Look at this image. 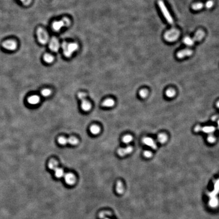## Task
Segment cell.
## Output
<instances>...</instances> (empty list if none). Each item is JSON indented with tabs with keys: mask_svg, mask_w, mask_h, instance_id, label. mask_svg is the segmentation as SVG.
<instances>
[{
	"mask_svg": "<svg viewBox=\"0 0 219 219\" xmlns=\"http://www.w3.org/2000/svg\"><path fill=\"white\" fill-rule=\"evenodd\" d=\"M64 54L67 57H71L74 52L77 50L78 45L76 43H70L64 42L62 45Z\"/></svg>",
	"mask_w": 219,
	"mask_h": 219,
	"instance_id": "6da1fadb",
	"label": "cell"
},
{
	"mask_svg": "<svg viewBox=\"0 0 219 219\" xmlns=\"http://www.w3.org/2000/svg\"><path fill=\"white\" fill-rule=\"evenodd\" d=\"M205 36V32L202 30H199L196 33L195 35L192 39L190 38V37H187L184 38L183 41L186 45L189 46H192L196 42L201 41L204 38Z\"/></svg>",
	"mask_w": 219,
	"mask_h": 219,
	"instance_id": "7a4b0ae2",
	"label": "cell"
},
{
	"mask_svg": "<svg viewBox=\"0 0 219 219\" xmlns=\"http://www.w3.org/2000/svg\"><path fill=\"white\" fill-rule=\"evenodd\" d=\"M70 24V20L66 17L63 18L62 20L60 21H54L52 25V29L56 32H60L63 27H68Z\"/></svg>",
	"mask_w": 219,
	"mask_h": 219,
	"instance_id": "3957f363",
	"label": "cell"
},
{
	"mask_svg": "<svg viewBox=\"0 0 219 219\" xmlns=\"http://www.w3.org/2000/svg\"><path fill=\"white\" fill-rule=\"evenodd\" d=\"M180 33L179 30L176 28H172L167 31L164 36V39L168 42H174L176 41L179 37Z\"/></svg>",
	"mask_w": 219,
	"mask_h": 219,
	"instance_id": "277c9868",
	"label": "cell"
},
{
	"mask_svg": "<svg viewBox=\"0 0 219 219\" xmlns=\"http://www.w3.org/2000/svg\"><path fill=\"white\" fill-rule=\"evenodd\" d=\"M158 4L159 7L163 16H164V17L165 18V19H166L167 22L169 23L172 24L173 23V19H172L171 15L170 14L169 11H168L166 7L165 6V4L164 3L163 1L162 0H159L158 1Z\"/></svg>",
	"mask_w": 219,
	"mask_h": 219,
	"instance_id": "5b68a950",
	"label": "cell"
},
{
	"mask_svg": "<svg viewBox=\"0 0 219 219\" xmlns=\"http://www.w3.org/2000/svg\"><path fill=\"white\" fill-rule=\"evenodd\" d=\"M37 35L38 41L42 44H45L48 41V36L47 32L42 28L40 27L37 30Z\"/></svg>",
	"mask_w": 219,
	"mask_h": 219,
	"instance_id": "8992f818",
	"label": "cell"
},
{
	"mask_svg": "<svg viewBox=\"0 0 219 219\" xmlns=\"http://www.w3.org/2000/svg\"><path fill=\"white\" fill-rule=\"evenodd\" d=\"M215 129H216L215 127L213 126H205L203 127H202L200 125H197L194 128V131L196 133H198L199 132H202L206 134H212L213 133H214L215 131Z\"/></svg>",
	"mask_w": 219,
	"mask_h": 219,
	"instance_id": "52a82bcc",
	"label": "cell"
},
{
	"mask_svg": "<svg viewBox=\"0 0 219 219\" xmlns=\"http://www.w3.org/2000/svg\"><path fill=\"white\" fill-rule=\"evenodd\" d=\"M60 44L58 39L55 37H52L49 42V47L50 49L53 52H57L60 49Z\"/></svg>",
	"mask_w": 219,
	"mask_h": 219,
	"instance_id": "ba28073f",
	"label": "cell"
},
{
	"mask_svg": "<svg viewBox=\"0 0 219 219\" xmlns=\"http://www.w3.org/2000/svg\"><path fill=\"white\" fill-rule=\"evenodd\" d=\"M2 46L5 49L8 50L13 51L16 49L17 47V44L14 41L8 40L3 43Z\"/></svg>",
	"mask_w": 219,
	"mask_h": 219,
	"instance_id": "9c48e42d",
	"label": "cell"
},
{
	"mask_svg": "<svg viewBox=\"0 0 219 219\" xmlns=\"http://www.w3.org/2000/svg\"><path fill=\"white\" fill-rule=\"evenodd\" d=\"M133 151V148L132 146H128L125 148H120L118 150L117 153L120 156L123 157L127 154L131 153Z\"/></svg>",
	"mask_w": 219,
	"mask_h": 219,
	"instance_id": "30bf717a",
	"label": "cell"
},
{
	"mask_svg": "<svg viewBox=\"0 0 219 219\" xmlns=\"http://www.w3.org/2000/svg\"><path fill=\"white\" fill-rule=\"evenodd\" d=\"M65 180L69 185H73L76 183V179L75 175L72 173H68L65 176Z\"/></svg>",
	"mask_w": 219,
	"mask_h": 219,
	"instance_id": "8fae6325",
	"label": "cell"
},
{
	"mask_svg": "<svg viewBox=\"0 0 219 219\" xmlns=\"http://www.w3.org/2000/svg\"><path fill=\"white\" fill-rule=\"evenodd\" d=\"M193 53V51L190 49H184L181 50L177 53V56L178 59H181L185 57L186 56H191Z\"/></svg>",
	"mask_w": 219,
	"mask_h": 219,
	"instance_id": "7c38bea8",
	"label": "cell"
},
{
	"mask_svg": "<svg viewBox=\"0 0 219 219\" xmlns=\"http://www.w3.org/2000/svg\"><path fill=\"white\" fill-rule=\"evenodd\" d=\"M143 142L149 147H150L153 149H157V145L155 142L153 141V140L150 138H144L143 139Z\"/></svg>",
	"mask_w": 219,
	"mask_h": 219,
	"instance_id": "4fadbf2b",
	"label": "cell"
},
{
	"mask_svg": "<svg viewBox=\"0 0 219 219\" xmlns=\"http://www.w3.org/2000/svg\"><path fill=\"white\" fill-rule=\"evenodd\" d=\"M81 101H82L81 108H82V110L84 111H86V112L89 111L91 108V104L86 99L83 100Z\"/></svg>",
	"mask_w": 219,
	"mask_h": 219,
	"instance_id": "5bb4252c",
	"label": "cell"
},
{
	"mask_svg": "<svg viewBox=\"0 0 219 219\" xmlns=\"http://www.w3.org/2000/svg\"><path fill=\"white\" fill-rule=\"evenodd\" d=\"M40 102V97L37 95H33L28 98V103L33 105H37Z\"/></svg>",
	"mask_w": 219,
	"mask_h": 219,
	"instance_id": "9a60e30c",
	"label": "cell"
},
{
	"mask_svg": "<svg viewBox=\"0 0 219 219\" xmlns=\"http://www.w3.org/2000/svg\"><path fill=\"white\" fill-rule=\"evenodd\" d=\"M115 104V101L112 99H107L103 103V106L105 107H112Z\"/></svg>",
	"mask_w": 219,
	"mask_h": 219,
	"instance_id": "2e32d148",
	"label": "cell"
},
{
	"mask_svg": "<svg viewBox=\"0 0 219 219\" xmlns=\"http://www.w3.org/2000/svg\"><path fill=\"white\" fill-rule=\"evenodd\" d=\"M116 191L118 194H122L124 191V187L121 181H118L116 184Z\"/></svg>",
	"mask_w": 219,
	"mask_h": 219,
	"instance_id": "e0dca14e",
	"label": "cell"
},
{
	"mask_svg": "<svg viewBox=\"0 0 219 219\" xmlns=\"http://www.w3.org/2000/svg\"><path fill=\"white\" fill-rule=\"evenodd\" d=\"M54 172H55V176L57 178H62L65 174L64 170L61 168H59V167L56 168L54 170Z\"/></svg>",
	"mask_w": 219,
	"mask_h": 219,
	"instance_id": "ac0fdd59",
	"label": "cell"
},
{
	"mask_svg": "<svg viewBox=\"0 0 219 219\" xmlns=\"http://www.w3.org/2000/svg\"><path fill=\"white\" fill-rule=\"evenodd\" d=\"M48 167L51 170H55L58 167V163L55 160H51L48 163Z\"/></svg>",
	"mask_w": 219,
	"mask_h": 219,
	"instance_id": "d6986e66",
	"label": "cell"
},
{
	"mask_svg": "<svg viewBox=\"0 0 219 219\" xmlns=\"http://www.w3.org/2000/svg\"><path fill=\"white\" fill-rule=\"evenodd\" d=\"M90 131L93 135H97L99 133L100 129L97 125H92L90 128Z\"/></svg>",
	"mask_w": 219,
	"mask_h": 219,
	"instance_id": "ffe728a7",
	"label": "cell"
},
{
	"mask_svg": "<svg viewBox=\"0 0 219 219\" xmlns=\"http://www.w3.org/2000/svg\"><path fill=\"white\" fill-rule=\"evenodd\" d=\"M158 140L161 144H164L167 141V137L164 134H161L158 136Z\"/></svg>",
	"mask_w": 219,
	"mask_h": 219,
	"instance_id": "44dd1931",
	"label": "cell"
},
{
	"mask_svg": "<svg viewBox=\"0 0 219 219\" xmlns=\"http://www.w3.org/2000/svg\"><path fill=\"white\" fill-rule=\"evenodd\" d=\"M43 59H44V61L46 63H48V64L52 63L53 62V60H54L53 57L51 55L49 54H45L44 55Z\"/></svg>",
	"mask_w": 219,
	"mask_h": 219,
	"instance_id": "7402d4cb",
	"label": "cell"
},
{
	"mask_svg": "<svg viewBox=\"0 0 219 219\" xmlns=\"http://www.w3.org/2000/svg\"><path fill=\"white\" fill-rule=\"evenodd\" d=\"M204 6L203 4L202 3H197L194 4L192 6V8L194 10H199L201 9Z\"/></svg>",
	"mask_w": 219,
	"mask_h": 219,
	"instance_id": "603a6c76",
	"label": "cell"
},
{
	"mask_svg": "<svg viewBox=\"0 0 219 219\" xmlns=\"http://www.w3.org/2000/svg\"><path fill=\"white\" fill-rule=\"evenodd\" d=\"M209 204L211 207L212 208H215L218 206V201L217 198H211V200L209 202Z\"/></svg>",
	"mask_w": 219,
	"mask_h": 219,
	"instance_id": "cb8c5ba5",
	"label": "cell"
},
{
	"mask_svg": "<svg viewBox=\"0 0 219 219\" xmlns=\"http://www.w3.org/2000/svg\"><path fill=\"white\" fill-rule=\"evenodd\" d=\"M176 95V91L173 89H169L166 91V95L169 98H172Z\"/></svg>",
	"mask_w": 219,
	"mask_h": 219,
	"instance_id": "d4e9b609",
	"label": "cell"
},
{
	"mask_svg": "<svg viewBox=\"0 0 219 219\" xmlns=\"http://www.w3.org/2000/svg\"><path fill=\"white\" fill-rule=\"evenodd\" d=\"M68 143H69L71 145H76L78 144V140L75 137H70L68 139Z\"/></svg>",
	"mask_w": 219,
	"mask_h": 219,
	"instance_id": "484cf974",
	"label": "cell"
},
{
	"mask_svg": "<svg viewBox=\"0 0 219 219\" xmlns=\"http://www.w3.org/2000/svg\"><path fill=\"white\" fill-rule=\"evenodd\" d=\"M111 215V213L108 211H104L101 212L99 215V217L101 219H105L107 218L108 216Z\"/></svg>",
	"mask_w": 219,
	"mask_h": 219,
	"instance_id": "4316f807",
	"label": "cell"
},
{
	"mask_svg": "<svg viewBox=\"0 0 219 219\" xmlns=\"http://www.w3.org/2000/svg\"><path fill=\"white\" fill-rule=\"evenodd\" d=\"M123 142L125 144H129L133 140V137L130 135H126L123 138Z\"/></svg>",
	"mask_w": 219,
	"mask_h": 219,
	"instance_id": "83f0119b",
	"label": "cell"
},
{
	"mask_svg": "<svg viewBox=\"0 0 219 219\" xmlns=\"http://www.w3.org/2000/svg\"><path fill=\"white\" fill-rule=\"evenodd\" d=\"M58 141H59V143L61 145H63V146L66 145H67V144L68 143V139H66V138H65V137H60V138L59 139Z\"/></svg>",
	"mask_w": 219,
	"mask_h": 219,
	"instance_id": "f1b7e54d",
	"label": "cell"
},
{
	"mask_svg": "<svg viewBox=\"0 0 219 219\" xmlns=\"http://www.w3.org/2000/svg\"><path fill=\"white\" fill-rule=\"evenodd\" d=\"M140 96L142 98H145L148 95V91L146 89H142L139 92Z\"/></svg>",
	"mask_w": 219,
	"mask_h": 219,
	"instance_id": "f546056e",
	"label": "cell"
},
{
	"mask_svg": "<svg viewBox=\"0 0 219 219\" xmlns=\"http://www.w3.org/2000/svg\"><path fill=\"white\" fill-rule=\"evenodd\" d=\"M51 90L48 89H44L42 91V92H41L42 95L44 97H47L49 96L51 94Z\"/></svg>",
	"mask_w": 219,
	"mask_h": 219,
	"instance_id": "4dcf8cb0",
	"label": "cell"
},
{
	"mask_svg": "<svg viewBox=\"0 0 219 219\" xmlns=\"http://www.w3.org/2000/svg\"><path fill=\"white\" fill-rule=\"evenodd\" d=\"M208 141L210 143H214L216 141V138L212 134H210L208 137Z\"/></svg>",
	"mask_w": 219,
	"mask_h": 219,
	"instance_id": "1f68e13d",
	"label": "cell"
},
{
	"mask_svg": "<svg viewBox=\"0 0 219 219\" xmlns=\"http://www.w3.org/2000/svg\"><path fill=\"white\" fill-rule=\"evenodd\" d=\"M78 98L81 100H83L86 99V94L84 93H82V92H80L78 94Z\"/></svg>",
	"mask_w": 219,
	"mask_h": 219,
	"instance_id": "d6a6232c",
	"label": "cell"
},
{
	"mask_svg": "<svg viewBox=\"0 0 219 219\" xmlns=\"http://www.w3.org/2000/svg\"><path fill=\"white\" fill-rule=\"evenodd\" d=\"M214 5V2L213 1H209L208 2H207L206 3V4H205V6L208 9H210Z\"/></svg>",
	"mask_w": 219,
	"mask_h": 219,
	"instance_id": "836d02e7",
	"label": "cell"
},
{
	"mask_svg": "<svg viewBox=\"0 0 219 219\" xmlns=\"http://www.w3.org/2000/svg\"><path fill=\"white\" fill-rule=\"evenodd\" d=\"M144 155L147 158H150L152 156V153L149 151H146L144 153Z\"/></svg>",
	"mask_w": 219,
	"mask_h": 219,
	"instance_id": "e575fe53",
	"label": "cell"
},
{
	"mask_svg": "<svg viewBox=\"0 0 219 219\" xmlns=\"http://www.w3.org/2000/svg\"><path fill=\"white\" fill-rule=\"evenodd\" d=\"M23 5L24 6H28L30 4L31 2V0H19Z\"/></svg>",
	"mask_w": 219,
	"mask_h": 219,
	"instance_id": "d590c367",
	"label": "cell"
},
{
	"mask_svg": "<svg viewBox=\"0 0 219 219\" xmlns=\"http://www.w3.org/2000/svg\"><path fill=\"white\" fill-rule=\"evenodd\" d=\"M217 118H218V116H214V117L212 118V120L213 121H215Z\"/></svg>",
	"mask_w": 219,
	"mask_h": 219,
	"instance_id": "8d00e7d4",
	"label": "cell"
},
{
	"mask_svg": "<svg viewBox=\"0 0 219 219\" xmlns=\"http://www.w3.org/2000/svg\"><path fill=\"white\" fill-rule=\"evenodd\" d=\"M108 219V218H106V219Z\"/></svg>",
	"mask_w": 219,
	"mask_h": 219,
	"instance_id": "74e56055",
	"label": "cell"
}]
</instances>
